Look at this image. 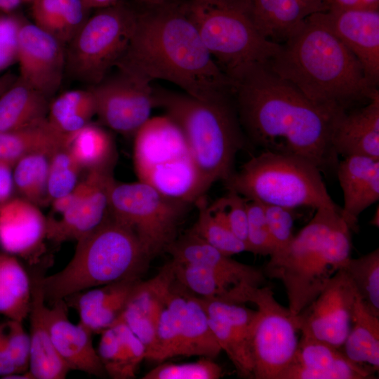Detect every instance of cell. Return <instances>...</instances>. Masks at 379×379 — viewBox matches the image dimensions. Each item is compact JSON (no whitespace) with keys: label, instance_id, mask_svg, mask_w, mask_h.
Listing matches in <instances>:
<instances>
[{"label":"cell","instance_id":"obj_1","mask_svg":"<svg viewBox=\"0 0 379 379\" xmlns=\"http://www.w3.org/2000/svg\"><path fill=\"white\" fill-rule=\"evenodd\" d=\"M232 82L241 128L253 144L302 157L321 173L335 172L338 155L331 140L344 110L314 103L267 62L249 67Z\"/></svg>","mask_w":379,"mask_h":379},{"label":"cell","instance_id":"obj_2","mask_svg":"<svg viewBox=\"0 0 379 379\" xmlns=\"http://www.w3.org/2000/svg\"><path fill=\"white\" fill-rule=\"evenodd\" d=\"M115 67L149 83H172L183 93L203 100L232 94V81L204 44L185 1L138 12L128 46Z\"/></svg>","mask_w":379,"mask_h":379},{"label":"cell","instance_id":"obj_3","mask_svg":"<svg viewBox=\"0 0 379 379\" xmlns=\"http://www.w3.org/2000/svg\"><path fill=\"white\" fill-rule=\"evenodd\" d=\"M324 13L307 18L267 64L314 103L348 111L378 90L330 28Z\"/></svg>","mask_w":379,"mask_h":379},{"label":"cell","instance_id":"obj_4","mask_svg":"<svg viewBox=\"0 0 379 379\" xmlns=\"http://www.w3.org/2000/svg\"><path fill=\"white\" fill-rule=\"evenodd\" d=\"M341 211L319 208L284 249L272 253L262 270L284 286L288 310L298 314L324 289L350 257L351 230Z\"/></svg>","mask_w":379,"mask_h":379},{"label":"cell","instance_id":"obj_5","mask_svg":"<svg viewBox=\"0 0 379 379\" xmlns=\"http://www.w3.org/2000/svg\"><path fill=\"white\" fill-rule=\"evenodd\" d=\"M161 107L182 131L206 192L233 173L237 153L246 145L232 94L203 100L185 93L153 87Z\"/></svg>","mask_w":379,"mask_h":379},{"label":"cell","instance_id":"obj_6","mask_svg":"<svg viewBox=\"0 0 379 379\" xmlns=\"http://www.w3.org/2000/svg\"><path fill=\"white\" fill-rule=\"evenodd\" d=\"M151 258L135 234L108 214L77 241L74 254L61 271L41 277L51 303L89 288L128 279H140Z\"/></svg>","mask_w":379,"mask_h":379},{"label":"cell","instance_id":"obj_7","mask_svg":"<svg viewBox=\"0 0 379 379\" xmlns=\"http://www.w3.org/2000/svg\"><path fill=\"white\" fill-rule=\"evenodd\" d=\"M321 173L302 157L263 150L224 182L227 190L262 204L291 209L307 206L341 211L328 194Z\"/></svg>","mask_w":379,"mask_h":379},{"label":"cell","instance_id":"obj_8","mask_svg":"<svg viewBox=\"0 0 379 379\" xmlns=\"http://www.w3.org/2000/svg\"><path fill=\"white\" fill-rule=\"evenodd\" d=\"M185 5L206 48L231 81L279 50V44L258 31L245 0H188Z\"/></svg>","mask_w":379,"mask_h":379},{"label":"cell","instance_id":"obj_9","mask_svg":"<svg viewBox=\"0 0 379 379\" xmlns=\"http://www.w3.org/2000/svg\"><path fill=\"white\" fill-rule=\"evenodd\" d=\"M133 137V166L139 181L190 204L206 194L187 140L169 117H150Z\"/></svg>","mask_w":379,"mask_h":379},{"label":"cell","instance_id":"obj_10","mask_svg":"<svg viewBox=\"0 0 379 379\" xmlns=\"http://www.w3.org/2000/svg\"><path fill=\"white\" fill-rule=\"evenodd\" d=\"M137 16L117 1L87 19L69 43L66 66L71 75L91 86L102 81L125 53Z\"/></svg>","mask_w":379,"mask_h":379},{"label":"cell","instance_id":"obj_11","mask_svg":"<svg viewBox=\"0 0 379 379\" xmlns=\"http://www.w3.org/2000/svg\"><path fill=\"white\" fill-rule=\"evenodd\" d=\"M190 204L175 200L140 182L113 181L109 214L130 229L152 259L166 251L178 237Z\"/></svg>","mask_w":379,"mask_h":379},{"label":"cell","instance_id":"obj_12","mask_svg":"<svg viewBox=\"0 0 379 379\" xmlns=\"http://www.w3.org/2000/svg\"><path fill=\"white\" fill-rule=\"evenodd\" d=\"M230 295L231 302H251L257 307L252 338L253 378L278 379L292 361L298 344L293 316L276 300L270 286L242 284Z\"/></svg>","mask_w":379,"mask_h":379},{"label":"cell","instance_id":"obj_13","mask_svg":"<svg viewBox=\"0 0 379 379\" xmlns=\"http://www.w3.org/2000/svg\"><path fill=\"white\" fill-rule=\"evenodd\" d=\"M132 74L117 69L90 88L93 93L96 115L112 131L134 136L150 119L154 107L153 86Z\"/></svg>","mask_w":379,"mask_h":379},{"label":"cell","instance_id":"obj_14","mask_svg":"<svg viewBox=\"0 0 379 379\" xmlns=\"http://www.w3.org/2000/svg\"><path fill=\"white\" fill-rule=\"evenodd\" d=\"M355 288L344 270H338L320 293L293 316L301 334L342 348L349 333L357 298Z\"/></svg>","mask_w":379,"mask_h":379},{"label":"cell","instance_id":"obj_15","mask_svg":"<svg viewBox=\"0 0 379 379\" xmlns=\"http://www.w3.org/2000/svg\"><path fill=\"white\" fill-rule=\"evenodd\" d=\"M63 44L35 24L22 23L17 61L22 82L48 98L59 89L66 65Z\"/></svg>","mask_w":379,"mask_h":379},{"label":"cell","instance_id":"obj_16","mask_svg":"<svg viewBox=\"0 0 379 379\" xmlns=\"http://www.w3.org/2000/svg\"><path fill=\"white\" fill-rule=\"evenodd\" d=\"M199 298L215 339L232 362L238 375L245 378H253L252 338L257 310L242 303L225 300Z\"/></svg>","mask_w":379,"mask_h":379},{"label":"cell","instance_id":"obj_17","mask_svg":"<svg viewBox=\"0 0 379 379\" xmlns=\"http://www.w3.org/2000/svg\"><path fill=\"white\" fill-rule=\"evenodd\" d=\"M88 187L75 203L58 215L47 218V239L55 244L78 241L98 227L109 211V196L114 180L112 171H89Z\"/></svg>","mask_w":379,"mask_h":379},{"label":"cell","instance_id":"obj_18","mask_svg":"<svg viewBox=\"0 0 379 379\" xmlns=\"http://www.w3.org/2000/svg\"><path fill=\"white\" fill-rule=\"evenodd\" d=\"M292 361L284 379H371L378 371L350 360L342 348L303 334Z\"/></svg>","mask_w":379,"mask_h":379},{"label":"cell","instance_id":"obj_19","mask_svg":"<svg viewBox=\"0 0 379 379\" xmlns=\"http://www.w3.org/2000/svg\"><path fill=\"white\" fill-rule=\"evenodd\" d=\"M47 239V218L40 207L14 196L0 206V246L6 253L36 264Z\"/></svg>","mask_w":379,"mask_h":379},{"label":"cell","instance_id":"obj_20","mask_svg":"<svg viewBox=\"0 0 379 379\" xmlns=\"http://www.w3.org/2000/svg\"><path fill=\"white\" fill-rule=\"evenodd\" d=\"M326 20L360 63L369 83L379 82V11L329 9Z\"/></svg>","mask_w":379,"mask_h":379},{"label":"cell","instance_id":"obj_21","mask_svg":"<svg viewBox=\"0 0 379 379\" xmlns=\"http://www.w3.org/2000/svg\"><path fill=\"white\" fill-rule=\"evenodd\" d=\"M166 306L173 314L181 339V356L211 359L222 351L210 327L207 313L199 296L174 277L166 296Z\"/></svg>","mask_w":379,"mask_h":379},{"label":"cell","instance_id":"obj_22","mask_svg":"<svg viewBox=\"0 0 379 379\" xmlns=\"http://www.w3.org/2000/svg\"><path fill=\"white\" fill-rule=\"evenodd\" d=\"M68 306L64 300L47 307V324L53 344L61 359L73 370L96 377H106L97 350L92 341L93 333L81 324H74L68 318Z\"/></svg>","mask_w":379,"mask_h":379},{"label":"cell","instance_id":"obj_23","mask_svg":"<svg viewBox=\"0 0 379 379\" xmlns=\"http://www.w3.org/2000/svg\"><path fill=\"white\" fill-rule=\"evenodd\" d=\"M335 173L343 193L341 217L356 231L359 215L379 199V159L345 157L338 162Z\"/></svg>","mask_w":379,"mask_h":379},{"label":"cell","instance_id":"obj_24","mask_svg":"<svg viewBox=\"0 0 379 379\" xmlns=\"http://www.w3.org/2000/svg\"><path fill=\"white\" fill-rule=\"evenodd\" d=\"M248 4L251 18L260 34L279 44L307 18L329 9L328 0H248Z\"/></svg>","mask_w":379,"mask_h":379},{"label":"cell","instance_id":"obj_25","mask_svg":"<svg viewBox=\"0 0 379 379\" xmlns=\"http://www.w3.org/2000/svg\"><path fill=\"white\" fill-rule=\"evenodd\" d=\"M140 279H128L89 288L65 299L74 309L79 324L93 334L101 333L120 318L131 293Z\"/></svg>","mask_w":379,"mask_h":379},{"label":"cell","instance_id":"obj_26","mask_svg":"<svg viewBox=\"0 0 379 379\" xmlns=\"http://www.w3.org/2000/svg\"><path fill=\"white\" fill-rule=\"evenodd\" d=\"M332 145L339 156L379 159V91L358 109L343 112L335 123Z\"/></svg>","mask_w":379,"mask_h":379},{"label":"cell","instance_id":"obj_27","mask_svg":"<svg viewBox=\"0 0 379 379\" xmlns=\"http://www.w3.org/2000/svg\"><path fill=\"white\" fill-rule=\"evenodd\" d=\"M41 277L35 276L32 280L29 371L34 379H64L72 369L61 359L53 344L47 324L48 306Z\"/></svg>","mask_w":379,"mask_h":379},{"label":"cell","instance_id":"obj_28","mask_svg":"<svg viewBox=\"0 0 379 379\" xmlns=\"http://www.w3.org/2000/svg\"><path fill=\"white\" fill-rule=\"evenodd\" d=\"M165 252L169 253L174 261L207 267L241 284L260 286L266 283L262 270L231 258L190 230L177 237Z\"/></svg>","mask_w":379,"mask_h":379},{"label":"cell","instance_id":"obj_29","mask_svg":"<svg viewBox=\"0 0 379 379\" xmlns=\"http://www.w3.org/2000/svg\"><path fill=\"white\" fill-rule=\"evenodd\" d=\"M97 350L107 376L114 379L135 377L146 348L124 322L118 320L103 331Z\"/></svg>","mask_w":379,"mask_h":379},{"label":"cell","instance_id":"obj_30","mask_svg":"<svg viewBox=\"0 0 379 379\" xmlns=\"http://www.w3.org/2000/svg\"><path fill=\"white\" fill-rule=\"evenodd\" d=\"M48 98L19 78L0 95V131L24 128L47 117Z\"/></svg>","mask_w":379,"mask_h":379},{"label":"cell","instance_id":"obj_31","mask_svg":"<svg viewBox=\"0 0 379 379\" xmlns=\"http://www.w3.org/2000/svg\"><path fill=\"white\" fill-rule=\"evenodd\" d=\"M67 138L54 129L47 119L24 128L0 131V161L14 164L29 154H51L66 145Z\"/></svg>","mask_w":379,"mask_h":379},{"label":"cell","instance_id":"obj_32","mask_svg":"<svg viewBox=\"0 0 379 379\" xmlns=\"http://www.w3.org/2000/svg\"><path fill=\"white\" fill-rule=\"evenodd\" d=\"M31 4L34 24L63 44L69 43L87 20L82 0H34Z\"/></svg>","mask_w":379,"mask_h":379},{"label":"cell","instance_id":"obj_33","mask_svg":"<svg viewBox=\"0 0 379 379\" xmlns=\"http://www.w3.org/2000/svg\"><path fill=\"white\" fill-rule=\"evenodd\" d=\"M32 281L18 259L0 253V314L23 321L30 311Z\"/></svg>","mask_w":379,"mask_h":379},{"label":"cell","instance_id":"obj_34","mask_svg":"<svg viewBox=\"0 0 379 379\" xmlns=\"http://www.w3.org/2000/svg\"><path fill=\"white\" fill-rule=\"evenodd\" d=\"M66 145L83 171H112L117 150L111 135L103 128L89 123L69 135Z\"/></svg>","mask_w":379,"mask_h":379},{"label":"cell","instance_id":"obj_35","mask_svg":"<svg viewBox=\"0 0 379 379\" xmlns=\"http://www.w3.org/2000/svg\"><path fill=\"white\" fill-rule=\"evenodd\" d=\"M352 361L379 369V317L372 314L357 295L349 333L343 345Z\"/></svg>","mask_w":379,"mask_h":379},{"label":"cell","instance_id":"obj_36","mask_svg":"<svg viewBox=\"0 0 379 379\" xmlns=\"http://www.w3.org/2000/svg\"><path fill=\"white\" fill-rule=\"evenodd\" d=\"M96 115L91 90L65 91L49 104L47 121L58 132L69 136L91 123Z\"/></svg>","mask_w":379,"mask_h":379},{"label":"cell","instance_id":"obj_37","mask_svg":"<svg viewBox=\"0 0 379 379\" xmlns=\"http://www.w3.org/2000/svg\"><path fill=\"white\" fill-rule=\"evenodd\" d=\"M194 204L198 216L190 232L227 255L248 252L246 244L230 230L223 209L215 201L208 205L205 194Z\"/></svg>","mask_w":379,"mask_h":379},{"label":"cell","instance_id":"obj_38","mask_svg":"<svg viewBox=\"0 0 379 379\" xmlns=\"http://www.w3.org/2000/svg\"><path fill=\"white\" fill-rule=\"evenodd\" d=\"M171 262L175 279L201 298L225 299L234 287L245 284L207 267L173 260Z\"/></svg>","mask_w":379,"mask_h":379},{"label":"cell","instance_id":"obj_39","mask_svg":"<svg viewBox=\"0 0 379 379\" xmlns=\"http://www.w3.org/2000/svg\"><path fill=\"white\" fill-rule=\"evenodd\" d=\"M46 152H35L17 161L13 168L15 190L20 197L39 207L50 204L48 194L49 156Z\"/></svg>","mask_w":379,"mask_h":379},{"label":"cell","instance_id":"obj_40","mask_svg":"<svg viewBox=\"0 0 379 379\" xmlns=\"http://www.w3.org/2000/svg\"><path fill=\"white\" fill-rule=\"evenodd\" d=\"M365 307L379 317V249L357 258L350 257L342 265Z\"/></svg>","mask_w":379,"mask_h":379},{"label":"cell","instance_id":"obj_41","mask_svg":"<svg viewBox=\"0 0 379 379\" xmlns=\"http://www.w3.org/2000/svg\"><path fill=\"white\" fill-rule=\"evenodd\" d=\"M83 171L71 152L64 145L49 156L48 194L51 202L73 190L80 182Z\"/></svg>","mask_w":379,"mask_h":379},{"label":"cell","instance_id":"obj_42","mask_svg":"<svg viewBox=\"0 0 379 379\" xmlns=\"http://www.w3.org/2000/svg\"><path fill=\"white\" fill-rule=\"evenodd\" d=\"M223 375L220 366L213 359L201 357L197 361L175 364L165 362L147 372L143 379H218Z\"/></svg>","mask_w":379,"mask_h":379},{"label":"cell","instance_id":"obj_43","mask_svg":"<svg viewBox=\"0 0 379 379\" xmlns=\"http://www.w3.org/2000/svg\"><path fill=\"white\" fill-rule=\"evenodd\" d=\"M247 246L248 252L262 255H270L274 246L266 221L261 203L248 200Z\"/></svg>","mask_w":379,"mask_h":379},{"label":"cell","instance_id":"obj_44","mask_svg":"<svg viewBox=\"0 0 379 379\" xmlns=\"http://www.w3.org/2000/svg\"><path fill=\"white\" fill-rule=\"evenodd\" d=\"M157 344L150 361L164 362L181 356V339L175 319L165 306L161 312L157 324Z\"/></svg>","mask_w":379,"mask_h":379},{"label":"cell","instance_id":"obj_45","mask_svg":"<svg viewBox=\"0 0 379 379\" xmlns=\"http://www.w3.org/2000/svg\"><path fill=\"white\" fill-rule=\"evenodd\" d=\"M3 336L11 359L18 373L29 370L30 338L22 321L8 319L1 324Z\"/></svg>","mask_w":379,"mask_h":379},{"label":"cell","instance_id":"obj_46","mask_svg":"<svg viewBox=\"0 0 379 379\" xmlns=\"http://www.w3.org/2000/svg\"><path fill=\"white\" fill-rule=\"evenodd\" d=\"M262 205L274 246V251L272 253H274L286 248L294 236L293 234L294 209L272 204H262Z\"/></svg>","mask_w":379,"mask_h":379},{"label":"cell","instance_id":"obj_47","mask_svg":"<svg viewBox=\"0 0 379 379\" xmlns=\"http://www.w3.org/2000/svg\"><path fill=\"white\" fill-rule=\"evenodd\" d=\"M215 202L223 209L232 232L247 246L248 199L234 191L228 190L225 196Z\"/></svg>","mask_w":379,"mask_h":379},{"label":"cell","instance_id":"obj_48","mask_svg":"<svg viewBox=\"0 0 379 379\" xmlns=\"http://www.w3.org/2000/svg\"><path fill=\"white\" fill-rule=\"evenodd\" d=\"M13 165L0 161V206L14 197Z\"/></svg>","mask_w":379,"mask_h":379},{"label":"cell","instance_id":"obj_49","mask_svg":"<svg viewBox=\"0 0 379 379\" xmlns=\"http://www.w3.org/2000/svg\"><path fill=\"white\" fill-rule=\"evenodd\" d=\"M328 2L329 9L379 11V0H328Z\"/></svg>","mask_w":379,"mask_h":379},{"label":"cell","instance_id":"obj_50","mask_svg":"<svg viewBox=\"0 0 379 379\" xmlns=\"http://www.w3.org/2000/svg\"><path fill=\"white\" fill-rule=\"evenodd\" d=\"M15 373L18 372L6 348L0 324V376L4 378Z\"/></svg>","mask_w":379,"mask_h":379},{"label":"cell","instance_id":"obj_51","mask_svg":"<svg viewBox=\"0 0 379 379\" xmlns=\"http://www.w3.org/2000/svg\"><path fill=\"white\" fill-rule=\"evenodd\" d=\"M34 0H0V10L10 13L23 4L32 3Z\"/></svg>","mask_w":379,"mask_h":379},{"label":"cell","instance_id":"obj_52","mask_svg":"<svg viewBox=\"0 0 379 379\" xmlns=\"http://www.w3.org/2000/svg\"><path fill=\"white\" fill-rule=\"evenodd\" d=\"M87 9L103 8L116 4L118 0H82Z\"/></svg>","mask_w":379,"mask_h":379},{"label":"cell","instance_id":"obj_53","mask_svg":"<svg viewBox=\"0 0 379 379\" xmlns=\"http://www.w3.org/2000/svg\"><path fill=\"white\" fill-rule=\"evenodd\" d=\"M17 79L11 74H8L3 83L0 84V95L6 91Z\"/></svg>","mask_w":379,"mask_h":379},{"label":"cell","instance_id":"obj_54","mask_svg":"<svg viewBox=\"0 0 379 379\" xmlns=\"http://www.w3.org/2000/svg\"><path fill=\"white\" fill-rule=\"evenodd\" d=\"M145 7L154 6L161 5L165 3L170 1H177V0H136Z\"/></svg>","mask_w":379,"mask_h":379},{"label":"cell","instance_id":"obj_55","mask_svg":"<svg viewBox=\"0 0 379 379\" xmlns=\"http://www.w3.org/2000/svg\"><path fill=\"white\" fill-rule=\"evenodd\" d=\"M370 224L371 225H373L375 227H378L379 225V211H378V207H377V210L375 212V214L372 218V220L370 222Z\"/></svg>","mask_w":379,"mask_h":379},{"label":"cell","instance_id":"obj_56","mask_svg":"<svg viewBox=\"0 0 379 379\" xmlns=\"http://www.w3.org/2000/svg\"><path fill=\"white\" fill-rule=\"evenodd\" d=\"M8 74H6L1 77H0V84L4 81V80L6 79Z\"/></svg>","mask_w":379,"mask_h":379},{"label":"cell","instance_id":"obj_57","mask_svg":"<svg viewBox=\"0 0 379 379\" xmlns=\"http://www.w3.org/2000/svg\"><path fill=\"white\" fill-rule=\"evenodd\" d=\"M245 1H246L248 2V0H245Z\"/></svg>","mask_w":379,"mask_h":379}]
</instances>
